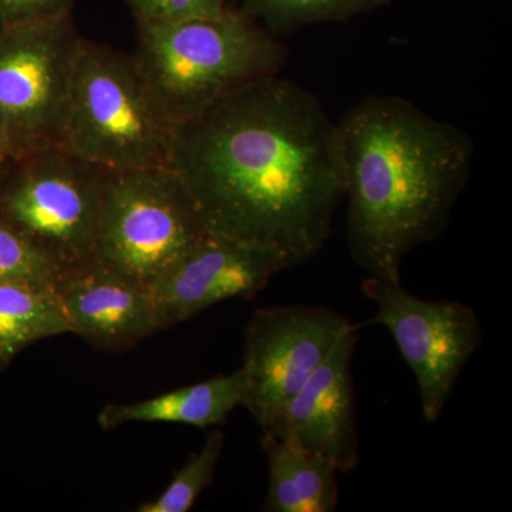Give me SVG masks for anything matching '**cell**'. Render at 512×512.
<instances>
[{"mask_svg":"<svg viewBox=\"0 0 512 512\" xmlns=\"http://www.w3.org/2000/svg\"><path fill=\"white\" fill-rule=\"evenodd\" d=\"M168 165L205 231L264 248L285 269L322 251L345 200L338 123L278 73L177 124Z\"/></svg>","mask_w":512,"mask_h":512,"instance_id":"cell-1","label":"cell"},{"mask_svg":"<svg viewBox=\"0 0 512 512\" xmlns=\"http://www.w3.org/2000/svg\"><path fill=\"white\" fill-rule=\"evenodd\" d=\"M348 247L369 276L402 282V264L439 238L466 187L471 138L396 96L360 101L338 123Z\"/></svg>","mask_w":512,"mask_h":512,"instance_id":"cell-2","label":"cell"},{"mask_svg":"<svg viewBox=\"0 0 512 512\" xmlns=\"http://www.w3.org/2000/svg\"><path fill=\"white\" fill-rule=\"evenodd\" d=\"M284 47L229 6L211 18L137 23L131 59L175 124L245 84L279 72Z\"/></svg>","mask_w":512,"mask_h":512,"instance_id":"cell-3","label":"cell"},{"mask_svg":"<svg viewBox=\"0 0 512 512\" xmlns=\"http://www.w3.org/2000/svg\"><path fill=\"white\" fill-rule=\"evenodd\" d=\"M177 124L131 56L82 39L60 147L101 170L168 165Z\"/></svg>","mask_w":512,"mask_h":512,"instance_id":"cell-4","label":"cell"},{"mask_svg":"<svg viewBox=\"0 0 512 512\" xmlns=\"http://www.w3.org/2000/svg\"><path fill=\"white\" fill-rule=\"evenodd\" d=\"M170 165L107 171L96 261L150 288L205 234Z\"/></svg>","mask_w":512,"mask_h":512,"instance_id":"cell-5","label":"cell"},{"mask_svg":"<svg viewBox=\"0 0 512 512\" xmlns=\"http://www.w3.org/2000/svg\"><path fill=\"white\" fill-rule=\"evenodd\" d=\"M106 174L60 146L16 158L0 181V221L60 275L90 264Z\"/></svg>","mask_w":512,"mask_h":512,"instance_id":"cell-6","label":"cell"},{"mask_svg":"<svg viewBox=\"0 0 512 512\" xmlns=\"http://www.w3.org/2000/svg\"><path fill=\"white\" fill-rule=\"evenodd\" d=\"M82 39L72 16L0 28V136L16 158L62 143Z\"/></svg>","mask_w":512,"mask_h":512,"instance_id":"cell-7","label":"cell"},{"mask_svg":"<svg viewBox=\"0 0 512 512\" xmlns=\"http://www.w3.org/2000/svg\"><path fill=\"white\" fill-rule=\"evenodd\" d=\"M362 291L376 305L369 323L389 330L416 377L424 419L436 423L464 367L483 345L476 311L456 301L417 298L402 282L375 276L363 282Z\"/></svg>","mask_w":512,"mask_h":512,"instance_id":"cell-8","label":"cell"},{"mask_svg":"<svg viewBox=\"0 0 512 512\" xmlns=\"http://www.w3.org/2000/svg\"><path fill=\"white\" fill-rule=\"evenodd\" d=\"M323 306H274L255 311L245 329L247 393L242 406L266 433L350 326Z\"/></svg>","mask_w":512,"mask_h":512,"instance_id":"cell-9","label":"cell"},{"mask_svg":"<svg viewBox=\"0 0 512 512\" xmlns=\"http://www.w3.org/2000/svg\"><path fill=\"white\" fill-rule=\"evenodd\" d=\"M281 271L285 266L272 252L205 232L148 292L165 329L218 303L254 298Z\"/></svg>","mask_w":512,"mask_h":512,"instance_id":"cell-10","label":"cell"},{"mask_svg":"<svg viewBox=\"0 0 512 512\" xmlns=\"http://www.w3.org/2000/svg\"><path fill=\"white\" fill-rule=\"evenodd\" d=\"M359 338L360 326L353 323L274 427L264 433L330 458L339 473L355 470L360 460L352 373Z\"/></svg>","mask_w":512,"mask_h":512,"instance_id":"cell-11","label":"cell"},{"mask_svg":"<svg viewBox=\"0 0 512 512\" xmlns=\"http://www.w3.org/2000/svg\"><path fill=\"white\" fill-rule=\"evenodd\" d=\"M70 333L93 348L121 352L161 330L150 292L94 259L56 285Z\"/></svg>","mask_w":512,"mask_h":512,"instance_id":"cell-12","label":"cell"},{"mask_svg":"<svg viewBox=\"0 0 512 512\" xmlns=\"http://www.w3.org/2000/svg\"><path fill=\"white\" fill-rule=\"evenodd\" d=\"M245 393L247 375L241 366L229 375L212 377L141 402L107 404L97 421L103 430L128 423H174L207 429L224 423L231 412L242 406Z\"/></svg>","mask_w":512,"mask_h":512,"instance_id":"cell-13","label":"cell"},{"mask_svg":"<svg viewBox=\"0 0 512 512\" xmlns=\"http://www.w3.org/2000/svg\"><path fill=\"white\" fill-rule=\"evenodd\" d=\"M268 461L266 512H333L338 508V474L330 458L262 434Z\"/></svg>","mask_w":512,"mask_h":512,"instance_id":"cell-14","label":"cell"},{"mask_svg":"<svg viewBox=\"0 0 512 512\" xmlns=\"http://www.w3.org/2000/svg\"><path fill=\"white\" fill-rule=\"evenodd\" d=\"M70 333L56 289L0 281V370L23 349Z\"/></svg>","mask_w":512,"mask_h":512,"instance_id":"cell-15","label":"cell"},{"mask_svg":"<svg viewBox=\"0 0 512 512\" xmlns=\"http://www.w3.org/2000/svg\"><path fill=\"white\" fill-rule=\"evenodd\" d=\"M225 434L212 431L200 451L188 458L178 470L167 488L154 500L141 504L140 512H188L205 488L214 480L215 470L224 450Z\"/></svg>","mask_w":512,"mask_h":512,"instance_id":"cell-16","label":"cell"},{"mask_svg":"<svg viewBox=\"0 0 512 512\" xmlns=\"http://www.w3.org/2000/svg\"><path fill=\"white\" fill-rule=\"evenodd\" d=\"M389 2L392 0H242L247 9L244 13L259 16L276 29L346 20Z\"/></svg>","mask_w":512,"mask_h":512,"instance_id":"cell-17","label":"cell"},{"mask_svg":"<svg viewBox=\"0 0 512 512\" xmlns=\"http://www.w3.org/2000/svg\"><path fill=\"white\" fill-rule=\"evenodd\" d=\"M60 272L8 225L0 221V281L56 289Z\"/></svg>","mask_w":512,"mask_h":512,"instance_id":"cell-18","label":"cell"},{"mask_svg":"<svg viewBox=\"0 0 512 512\" xmlns=\"http://www.w3.org/2000/svg\"><path fill=\"white\" fill-rule=\"evenodd\" d=\"M137 23H180L211 18L229 8L228 0H127Z\"/></svg>","mask_w":512,"mask_h":512,"instance_id":"cell-19","label":"cell"},{"mask_svg":"<svg viewBox=\"0 0 512 512\" xmlns=\"http://www.w3.org/2000/svg\"><path fill=\"white\" fill-rule=\"evenodd\" d=\"M74 0H0V28L72 16Z\"/></svg>","mask_w":512,"mask_h":512,"instance_id":"cell-20","label":"cell"},{"mask_svg":"<svg viewBox=\"0 0 512 512\" xmlns=\"http://www.w3.org/2000/svg\"><path fill=\"white\" fill-rule=\"evenodd\" d=\"M16 157L13 156L12 151L6 141L3 140L2 136H0V181L5 178V175L8 174L10 167L15 163Z\"/></svg>","mask_w":512,"mask_h":512,"instance_id":"cell-21","label":"cell"}]
</instances>
